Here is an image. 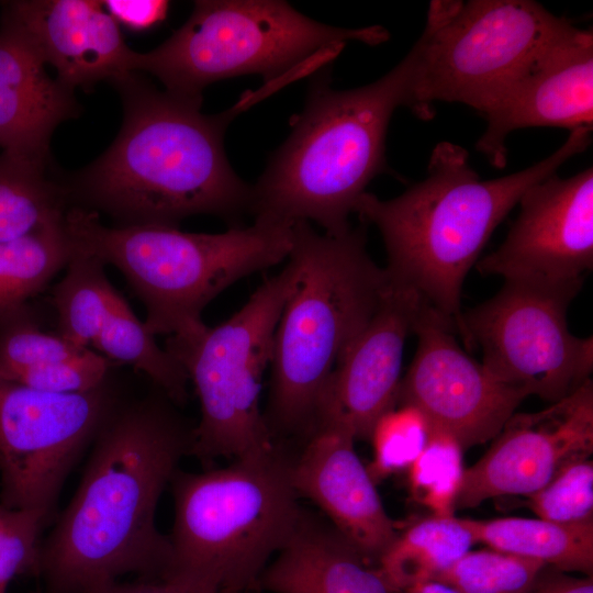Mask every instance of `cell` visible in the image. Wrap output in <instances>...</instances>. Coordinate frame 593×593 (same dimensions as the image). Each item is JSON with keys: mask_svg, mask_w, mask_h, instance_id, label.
<instances>
[{"mask_svg": "<svg viewBox=\"0 0 593 593\" xmlns=\"http://www.w3.org/2000/svg\"><path fill=\"white\" fill-rule=\"evenodd\" d=\"M504 242L478 260L482 275L547 283L583 281L593 268V169L552 175L521 198Z\"/></svg>", "mask_w": 593, "mask_h": 593, "instance_id": "9a60e30c", "label": "cell"}, {"mask_svg": "<svg viewBox=\"0 0 593 593\" xmlns=\"http://www.w3.org/2000/svg\"><path fill=\"white\" fill-rule=\"evenodd\" d=\"M284 443L220 469L175 473L171 571L213 579L220 593H256L303 507Z\"/></svg>", "mask_w": 593, "mask_h": 593, "instance_id": "52a82bcc", "label": "cell"}, {"mask_svg": "<svg viewBox=\"0 0 593 593\" xmlns=\"http://www.w3.org/2000/svg\"><path fill=\"white\" fill-rule=\"evenodd\" d=\"M590 127L570 131L546 159L497 179L481 180L468 152L441 142L427 176L401 195L381 200L365 192L355 213L380 232L392 284L416 292L459 329L463 281L496 226L534 184L586 149Z\"/></svg>", "mask_w": 593, "mask_h": 593, "instance_id": "3957f363", "label": "cell"}, {"mask_svg": "<svg viewBox=\"0 0 593 593\" xmlns=\"http://www.w3.org/2000/svg\"><path fill=\"white\" fill-rule=\"evenodd\" d=\"M72 250L118 268L146 310L147 331L191 339L208 325L205 306L243 278L288 259L292 226L254 222L223 233H189L163 225L105 226L99 214L67 209Z\"/></svg>", "mask_w": 593, "mask_h": 593, "instance_id": "8992f818", "label": "cell"}, {"mask_svg": "<svg viewBox=\"0 0 593 593\" xmlns=\"http://www.w3.org/2000/svg\"><path fill=\"white\" fill-rule=\"evenodd\" d=\"M90 593H220L219 584L211 578L182 570H172L156 579L120 580L100 586Z\"/></svg>", "mask_w": 593, "mask_h": 593, "instance_id": "e575fe53", "label": "cell"}, {"mask_svg": "<svg viewBox=\"0 0 593 593\" xmlns=\"http://www.w3.org/2000/svg\"><path fill=\"white\" fill-rule=\"evenodd\" d=\"M412 333L417 349L396 404L417 407L430 428L449 434L463 449L494 439L528 395L471 358L457 342L454 323L424 300Z\"/></svg>", "mask_w": 593, "mask_h": 593, "instance_id": "4fadbf2b", "label": "cell"}, {"mask_svg": "<svg viewBox=\"0 0 593 593\" xmlns=\"http://www.w3.org/2000/svg\"><path fill=\"white\" fill-rule=\"evenodd\" d=\"M119 403L109 380L58 394L0 377V503L51 517L67 475Z\"/></svg>", "mask_w": 593, "mask_h": 593, "instance_id": "7c38bea8", "label": "cell"}, {"mask_svg": "<svg viewBox=\"0 0 593 593\" xmlns=\"http://www.w3.org/2000/svg\"><path fill=\"white\" fill-rule=\"evenodd\" d=\"M288 259L295 278L273 335L264 412L272 437L281 443L305 440L312 433L337 361L391 288L385 269L368 253L360 226L328 234L298 222Z\"/></svg>", "mask_w": 593, "mask_h": 593, "instance_id": "5b68a950", "label": "cell"}, {"mask_svg": "<svg viewBox=\"0 0 593 593\" xmlns=\"http://www.w3.org/2000/svg\"><path fill=\"white\" fill-rule=\"evenodd\" d=\"M166 396L119 403L94 441L79 485L42 538L35 575L42 593H90L126 574L171 571L167 535L156 525L159 499L192 430Z\"/></svg>", "mask_w": 593, "mask_h": 593, "instance_id": "6da1fadb", "label": "cell"}, {"mask_svg": "<svg viewBox=\"0 0 593 593\" xmlns=\"http://www.w3.org/2000/svg\"><path fill=\"white\" fill-rule=\"evenodd\" d=\"M48 519L41 511L0 503V593H7L16 577L35 574L41 534Z\"/></svg>", "mask_w": 593, "mask_h": 593, "instance_id": "d6a6232c", "label": "cell"}, {"mask_svg": "<svg viewBox=\"0 0 593 593\" xmlns=\"http://www.w3.org/2000/svg\"><path fill=\"white\" fill-rule=\"evenodd\" d=\"M545 570L527 593H593L592 577L574 578L560 571L545 577Z\"/></svg>", "mask_w": 593, "mask_h": 593, "instance_id": "8d00e7d4", "label": "cell"}, {"mask_svg": "<svg viewBox=\"0 0 593 593\" xmlns=\"http://www.w3.org/2000/svg\"><path fill=\"white\" fill-rule=\"evenodd\" d=\"M102 3L118 24L133 31H144L160 23L169 7L165 0H107Z\"/></svg>", "mask_w": 593, "mask_h": 593, "instance_id": "d590c367", "label": "cell"}, {"mask_svg": "<svg viewBox=\"0 0 593 593\" xmlns=\"http://www.w3.org/2000/svg\"><path fill=\"white\" fill-rule=\"evenodd\" d=\"M413 49L377 81L335 90L323 77L309 91L286 142L251 187L255 222L315 223L324 233L350 227L367 186L385 170V136L395 109L410 108Z\"/></svg>", "mask_w": 593, "mask_h": 593, "instance_id": "277c9868", "label": "cell"}, {"mask_svg": "<svg viewBox=\"0 0 593 593\" xmlns=\"http://www.w3.org/2000/svg\"><path fill=\"white\" fill-rule=\"evenodd\" d=\"M404 593H457L451 586L437 581L429 580L407 588Z\"/></svg>", "mask_w": 593, "mask_h": 593, "instance_id": "74e56055", "label": "cell"}, {"mask_svg": "<svg viewBox=\"0 0 593 593\" xmlns=\"http://www.w3.org/2000/svg\"><path fill=\"white\" fill-rule=\"evenodd\" d=\"M482 114L488 126L475 147L497 168L506 165L505 139L515 130L592 128V31L573 26L512 81Z\"/></svg>", "mask_w": 593, "mask_h": 593, "instance_id": "2e32d148", "label": "cell"}, {"mask_svg": "<svg viewBox=\"0 0 593 593\" xmlns=\"http://www.w3.org/2000/svg\"><path fill=\"white\" fill-rule=\"evenodd\" d=\"M1 8L0 27L26 42L71 89L133 71L136 52L102 1L14 0Z\"/></svg>", "mask_w": 593, "mask_h": 593, "instance_id": "ac0fdd59", "label": "cell"}, {"mask_svg": "<svg viewBox=\"0 0 593 593\" xmlns=\"http://www.w3.org/2000/svg\"><path fill=\"white\" fill-rule=\"evenodd\" d=\"M67 197L46 169L0 153V242L32 234L65 217Z\"/></svg>", "mask_w": 593, "mask_h": 593, "instance_id": "4316f807", "label": "cell"}, {"mask_svg": "<svg viewBox=\"0 0 593 593\" xmlns=\"http://www.w3.org/2000/svg\"><path fill=\"white\" fill-rule=\"evenodd\" d=\"M90 347L110 361L144 372L172 403L187 400L188 376L161 348L120 294Z\"/></svg>", "mask_w": 593, "mask_h": 593, "instance_id": "cb8c5ba5", "label": "cell"}, {"mask_svg": "<svg viewBox=\"0 0 593 593\" xmlns=\"http://www.w3.org/2000/svg\"><path fill=\"white\" fill-rule=\"evenodd\" d=\"M593 452V383L529 413H514L491 447L465 469L456 510L502 495H529Z\"/></svg>", "mask_w": 593, "mask_h": 593, "instance_id": "5bb4252c", "label": "cell"}, {"mask_svg": "<svg viewBox=\"0 0 593 593\" xmlns=\"http://www.w3.org/2000/svg\"><path fill=\"white\" fill-rule=\"evenodd\" d=\"M294 278V265L288 259L230 318L191 339L166 340L165 349L182 366L200 401L201 418L190 449L199 460L239 459L279 443L261 412L260 393Z\"/></svg>", "mask_w": 593, "mask_h": 593, "instance_id": "30bf717a", "label": "cell"}, {"mask_svg": "<svg viewBox=\"0 0 593 593\" xmlns=\"http://www.w3.org/2000/svg\"><path fill=\"white\" fill-rule=\"evenodd\" d=\"M45 65L26 42L0 27V149L47 170L53 132L80 108L74 89L52 78Z\"/></svg>", "mask_w": 593, "mask_h": 593, "instance_id": "ffe728a7", "label": "cell"}, {"mask_svg": "<svg viewBox=\"0 0 593 593\" xmlns=\"http://www.w3.org/2000/svg\"><path fill=\"white\" fill-rule=\"evenodd\" d=\"M477 542L536 560L560 572L592 577L593 521L561 524L541 518H463Z\"/></svg>", "mask_w": 593, "mask_h": 593, "instance_id": "7402d4cb", "label": "cell"}, {"mask_svg": "<svg viewBox=\"0 0 593 593\" xmlns=\"http://www.w3.org/2000/svg\"><path fill=\"white\" fill-rule=\"evenodd\" d=\"M475 542L463 518L432 515L399 533L379 558L378 569L393 592L405 591L435 580Z\"/></svg>", "mask_w": 593, "mask_h": 593, "instance_id": "603a6c76", "label": "cell"}, {"mask_svg": "<svg viewBox=\"0 0 593 593\" xmlns=\"http://www.w3.org/2000/svg\"><path fill=\"white\" fill-rule=\"evenodd\" d=\"M423 299L391 283L369 322L347 346L325 387L316 424L333 419L369 439L378 418L396 405L404 346Z\"/></svg>", "mask_w": 593, "mask_h": 593, "instance_id": "e0dca14e", "label": "cell"}, {"mask_svg": "<svg viewBox=\"0 0 593 593\" xmlns=\"http://www.w3.org/2000/svg\"><path fill=\"white\" fill-rule=\"evenodd\" d=\"M123 123L109 148L65 187L68 199L103 212L116 226L163 225L199 214L237 220L250 211L251 187L232 169L223 145L230 121L253 103L201 112L202 99L157 89L142 72L111 82Z\"/></svg>", "mask_w": 593, "mask_h": 593, "instance_id": "7a4b0ae2", "label": "cell"}, {"mask_svg": "<svg viewBox=\"0 0 593 593\" xmlns=\"http://www.w3.org/2000/svg\"><path fill=\"white\" fill-rule=\"evenodd\" d=\"M104 268L98 258L72 250L66 275L53 290L57 332L80 348H90L120 295Z\"/></svg>", "mask_w": 593, "mask_h": 593, "instance_id": "484cf974", "label": "cell"}, {"mask_svg": "<svg viewBox=\"0 0 593 593\" xmlns=\"http://www.w3.org/2000/svg\"><path fill=\"white\" fill-rule=\"evenodd\" d=\"M80 348L58 332L43 329L29 303L0 317V376L72 357Z\"/></svg>", "mask_w": 593, "mask_h": 593, "instance_id": "f546056e", "label": "cell"}, {"mask_svg": "<svg viewBox=\"0 0 593 593\" xmlns=\"http://www.w3.org/2000/svg\"><path fill=\"white\" fill-rule=\"evenodd\" d=\"M574 25L530 0L432 1L412 47L410 109L433 116L435 101L483 112L550 45Z\"/></svg>", "mask_w": 593, "mask_h": 593, "instance_id": "9c48e42d", "label": "cell"}, {"mask_svg": "<svg viewBox=\"0 0 593 593\" xmlns=\"http://www.w3.org/2000/svg\"><path fill=\"white\" fill-rule=\"evenodd\" d=\"M389 40L380 25L339 29L314 21L278 0H200L164 43L135 53L133 71L155 76L169 93L202 99L222 79L260 75L269 86L329 65L349 42Z\"/></svg>", "mask_w": 593, "mask_h": 593, "instance_id": "ba28073f", "label": "cell"}, {"mask_svg": "<svg viewBox=\"0 0 593 593\" xmlns=\"http://www.w3.org/2000/svg\"><path fill=\"white\" fill-rule=\"evenodd\" d=\"M527 497L538 518L561 524L593 521V461L586 458L567 465Z\"/></svg>", "mask_w": 593, "mask_h": 593, "instance_id": "1f68e13d", "label": "cell"}, {"mask_svg": "<svg viewBox=\"0 0 593 593\" xmlns=\"http://www.w3.org/2000/svg\"><path fill=\"white\" fill-rule=\"evenodd\" d=\"M430 429L424 414L412 404L398 403L382 414L369 436L373 459L367 469L374 483L409 469L423 450Z\"/></svg>", "mask_w": 593, "mask_h": 593, "instance_id": "4dcf8cb0", "label": "cell"}, {"mask_svg": "<svg viewBox=\"0 0 593 593\" xmlns=\"http://www.w3.org/2000/svg\"><path fill=\"white\" fill-rule=\"evenodd\" d=\"M110 362L93 349L86 348L72 357L30 367L5 379L44 392L82 393L109 380Z\"/></svg>", "mask_w": 593, "mask_h": 593, "instance_id": "836d02e7", "label": "cell"}, {"mask_svg": "<svg viewBox=\"0 0 593 593\" xmlns=\"http://www.w3.org/2000/svg\"><path fill=\"white\" fill-rule=\"evenodd\" d=\"M355 440L344 424L318 421L293 459L291 479L300 499L315 503L367 561H378L399 530L355 450Z\"/></svg>", "mask_w": 593, "mask_h": 593, "instance_id": "d6986e66", "label": "cell"}, {"mask_svg": "<svg viewBox=\"0 0 593 593\" xmlns=\"http://www.w3.org/2000/svg\"><path fill=\"white\" fill-rule=\"evenodd\" d=\"M583 281L504 280L491 299L462 312L458 334L478 347L500 382L550 403L579 388L593 370V339L568 327L567 312Z\"/></svg>", "mask_w": 593, "mask_h": 593, "instance_id": "8fae6325", "label": "cell"}, {"mask_svg": "<svg viewBox=\"0 0 593 593\" xmlns=\"http://www.w3.org/2000/svg\"><path fill=\"white\" fill-rule=\"evenodd\" d=\"M65 217L26 236L0 242V317L40 293L71 256Z\"/></svg>", "mask_w": 593, "mask_h": 593, "instance_id": "d4e9b609", "label": "cell"}, {"mask_svg": "<svg viewBox=\"0 0 593 593\" xmlns=\"http://www.w3.org/2000/svg\"><path fill=\"white\" fill-rule=\"evenodd\" d=\"M547 566L492 548L468 551L435 580L457 593H527Z\"/></svg>", "mask_w": 593, "mask_h": 593, "instance_id": "f1b7e54d", "label": "cell"}, {"mask_svg": "<svg viewBox=\"0 0 593 593\" xmlns=\"http://www.w3.org/2000/svg\"><path fill=\"white\" fill-rule=\"evenodd\" d=\"M35 593H42V592H41V591H37V592H35Z\"/></svg>", "mask_w": 593, "mask_h": 593, "instance_id": "f35d334b", "label": "cell"}, {"mask_svg": "<svg viewBox=\"0 0 593 593\" xmlns=\"http://www.w3.org/2000/svg\"><path fill=\"white\" fill-rule=\"evenodd\" d=\"M258 586L271 593H394L329 522L305 508Z\"/></svg>", "mask_w": 593, "mask_h": 593, "instance_id": "44dd1931", "label": "cell"}, {"mask_svg": "<svg viewBox=\"0 0 593 593\" xmlns=\"http://www.w3.org/2000/svg\"><path fill=\"white\" fill-rule=\"evenodd\" d=\"M462 451L452 436L432 428L423 450L407 469L413 497L432 515H455L466 469Z\"/></svg>", "mask_w": 593, "mask_h": 593, "instance_id": "83f0119b", "label": "cell"}]
</instances>
